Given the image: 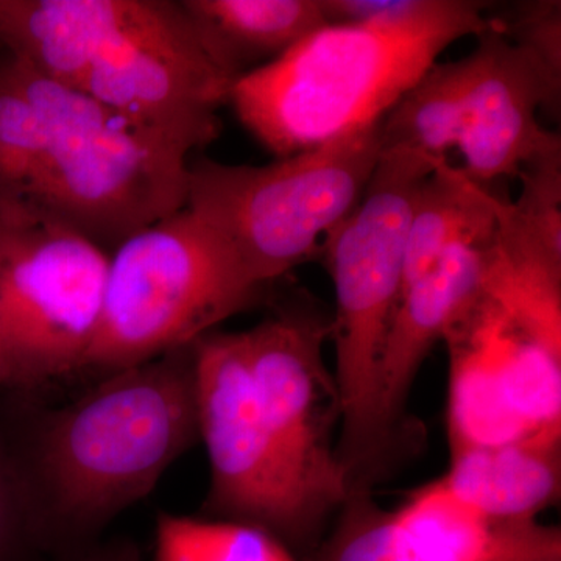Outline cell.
<instances>
[{"label":"cell","mask_w":561,"mask_h":561,"mask_svg":"<svg viewBox=\"0 0 561 561\" xmlns=\"http://www.w3.org/2000/svg\"><path fill=\"white\" fill-rule=\"evenodd\" d=\"M262 291L184 206L110 256L101 323L83 368L113 373L192 345Z\"/></svg>","instance_id":"6"},{"label":"cell","mask_w":561,"mask_h":561,"mask_svg":"<svg viewBox=\"0 0 561 561\" xmlns=\"http://www.w3.org/2000/svg\"><path fill=\"white\" fill-rule=\"evenodd\" d=\"M198 434L208 451L205 518L268 531L305 560L335 513L301 481L257 402L241 332L194 342Z\"/></svg>","instance_id":"9"},{"label":"cell","mask_w":561,"mask_h":561,"mask_svg":"<svg viewBox=\"0 0 561 561\" xmlns=\"http://www.w3.org/2000/svg\"><path fill=\"white\" fill-rule=\"evenodd\" d=\"M154 561H300L268 531L224 519L161 513Z\"/></svg>","instance_id":"17"},{"label":"cell","mask_w":561,"mask_h":561,"mask_svg":"<svg viewBox=\"0 0 561 561\" xmlns=\"http://www.w3.org/2000/svg\"><path fill=\"white\" fill-rule=\"evenodd\" d=\"M47 133L38 111L0 57V201L31 198L43 169Z\"/></svg>","instance_id":"18"},{"label":"cell","mask_w":561,"mask_h":561,"mask_svg":"<svg viewBox=\"0 0 561 561\" xmlns=\"http://www.w3.org/2000/svg\"><path fill=\"white\" fill-rule=\"evenodd\" d=\"M382 150V121L265 165L192 162L186 208L216 232L254 286L321 253L359 203Z\"/></svg>","instance_id":"5"},{"label":"cell","mask_w":561,"mask_h":561,"mask_svg":"<svg viewBox=\"0 0 561 561\" xmlns=\"http://www.w3.org/2000/svg\"><path fill=\"white\" fill-rule=\"evenodd\" d=\"M335 516L302 561H561L559 527L491 522L440 481L416 491L397 511L356 491Z\"/></svg>","instance_id":"12"},{"label":"cell","mask_w":561,"mask_h":561,"mask_svg":"<svg viewBox=\"0 0 561 561\" xmlns=\"http://www.w3.org/2000/svg\"><path fill=\"white\" fill-rule=\"evenodd\" d=\"M490 22V20H489ZM457 61L435 62L382 121L386 149H411L446 160L457 149L461 171L485 186L513 179L535 158L561 150L559 133L538 122L560 119L545 79L529 55L493 24Z\"/></svg>","instance_id":"7"},{"label":"cell","mask_w":561,"mask_h":561,"mask_svg":"<svg viewBox=\"0 0 561 561\" xmlns=\"http://www.w3.org/2000/svg\"><path fill=\"white\" fill-rule=\"evenodd\" d=\"M7 55L47 133L46 158L28 201L103 250H116L186 206V147Z\"/></svg>","instance_id":"4"},{"label":"cell","mask_w":561,"mask_h":561,"mask_svg":"<svg viewBox=\"0 0 561 561\" xmlns=\"http://www.w3.org/2000/svg\"><path fill=\"white\" fill-rule=\"evenodd\" d=\"M203 49L236 83L327 24L319 0H181Z\"/></svg>","instance_id":"15"},{"label":"cell","mask_w":561,"mask_h":561,"mask_svg":"<svg viewBox=\"0 0 561 561\" xmlns=\"http://www.w3.org/2000/svg\"><path fill=\"white\" fill-rule=\"evenodd\" d=\"M77 561H142V559L136 546L122 542V545H111L108 548L88 553Z\"/></svg>","instance_id":"22"},{"label":"cell","mask_w":561,"mask_h":561,"mask_svg":"<svg viewBox=\"0 0 561 561\" xmlns=\"http://www.w3.org/2000/svg\"><path fill=\"white\" fill-rule=\"evenodd\" d=\"M110 254L28 198L0 201V351L13 389L83 370Z\"/></svg>","instance_id":"8"},{"label":"cell","mask_w":561,"mask_h":561,"mask_svg":"<svg viewBox=\"0 0 561 561\" xmlns=\"http://www.w3.org/2000/svg\"><path fill=\"white\" fill-rule=\"evenodd\" d=\"M494 238L461 243L401 291L381 362L382 419L400 449L404 446L401 440L415 435L408 416V400L421 365L482 289Z\"/></svg>","instance_id":"13"},{"label":"cell","mask_w":561,"mask_h":561,"mask_svg":"<svg viewBox=\"0 0 561 561\" xmlns=\"http://www.w3.org/2000/svg\"><path fill=\"white\" fill-rule=\"evenodd\" d=\"M490 2L424 0L408 16L324 25L232 84L239 121L278 158L378 124L454 41L489 27Z\"/></svg>","instance_id":"2"},{"label":"cell","mask_w":561,"mask_h":561,"mask_svg":"<svg viewBox=\"0 0 561 561\" xmlns=\"http://www.w3.org/2000/svg\"><path fill=\"white\" fill-rule=\"evenodd\" d=\"M486 18L513 44L526 51L545 79L553 101H561V3L519 0L489 3ZM561 105V103H560Z\"/></svg>","instance_id":"19"},{"label":"cell","mask_w":561,"mask_h":561,"mask_svg":"<svg viewBox=\"0 0 561 561\" xmlns=\"http://www.w3.org/2000/svg\"><path fill=\"white\" fill-rule=\"evenodd\" d=\"M3 387H13V378H11L9 365H7L2 351H0V389H3Z\"/></svg>","instance_id":"23"},{"label":"cell","mask_w":561,"mask_h":561,"mask_svg":"<svg viewBox=\"0 0 561 561\" xmlns=\"http://www.w3.org/2000/svg\"><path fill=\"white\" fill-rule=\"evenodd\" d=\"M32 545V501L13 438L0 421V561H18Z\"/></svg>","instance_id":"20"},{"label":"cell","mask_w":561,"mask_h":561,"mask_svg":"<svg viewBox=\"0 0 561 561\" xmlns=\"http://www.w3.org/2000/svg\"><path fill=\"white\" fill-rule=\"evenodd\" d=\"M501 201L461 169L446 160L438 162L420 184L413 203L401 291L461 243L493 239Z\"/></svg>","instance_id":"16"},{"label":"cell","mask_w":561,"mask_h":561,"mask_svg":"<svg viewBox=\"0 0 561 561\" xmlns=\"http://www.w3.org/2000/svg\"><path fill=\"white\" fill-rule=\"evenodd\" d=\"M198 440L194 343L106 373L44 416L28 445L13 442L31 493L33 545L87 540Z\"/></svg>","instance_id":"1"},{"label":"cell","mask_w":561,"mask_h":561,"mask_svg":"<svg viewBox=\"0 0 561 561\" xmlns=\"http://www.w3.org/2000/svg\"><path fill=\"white\" fill-rule=\"evenodd\" d=\"M241 334L262 415L301 481L337 513L350 486L337 457L341 394L323 356L330 313L295 291Z\"/></svg>","instance_id":"11"},{"label":"cell","mask_w":561,"mask_h":561,"mask_svg":"<svg viewBox=\"0 0 561 561\" xmlns=\"http://www.w3.org/2000/svg\"><path fill=\"white\" fill-rule=\"evenodd\" d=\"M328 25H357L408 16L424 0H319Z\"/></svg>","instance_id":"21"},{"label":"cell","mask_w":561,"mask_h":561,"mask_svg":"<svg viewBox=\"0 0 561 561\" xmlns=\"http://www.w3.org/2000/svg\"><path fill=\"white\" fill-rule=\"evenodd\" d=\"M442 161L416 150H381L359 203L321 245L335 290L331 339L342 409L337 457L350 491H371L398 460L400 446L382 419V353L400 300L416 192Z\"/></svg>","instance_id":"3"},{"label":"cell","mask_w":561,"mask_h":561,"mask_svg":"<svg viewBox=\"0 0 561 561\" xmlns=\"http://www.w3.org/2000/svg\"><path fill=\"white\" fill-rule=\"evenodd\" d=\"M232 83L209 60L180 2L121 0L77 90L187 150L220 133Z\"/></svg>","instance_id":"10"},{"label":"cell","mask_w":561,"mask_h":561,"mask_svg":"<svg viewBox=\"0 0 561 561\" xmlns=\"http://www.w3.org/2000/svg\"><path fill=\"white\" fill-rule=\"evenodd\" d=\"M440 479L461 504L500 523L538 522L560 500L561 432L494 445H451Z\"/></svg>","instance_id":"14"}]
</instances>
